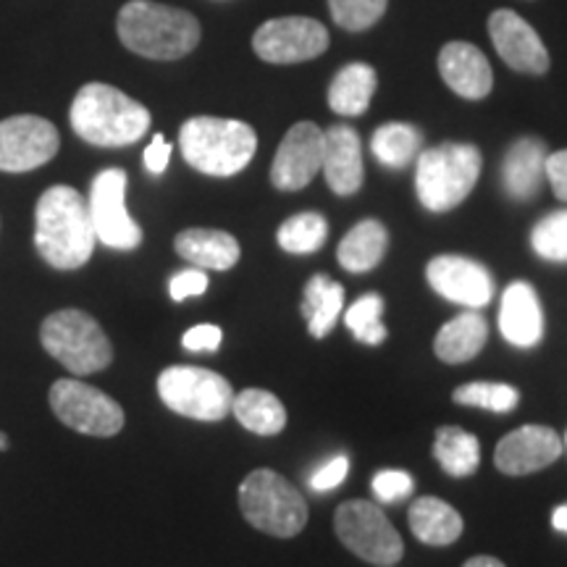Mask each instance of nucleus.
Segmentation results:
<instances>
[{
	"label": "nucleus",
	"mask_w": 567,
	"mask_h": 567,
	"mask_svg": "<svg viewBox=\"0 0 567 567\" xmlns=\"http://www.w3.org/2000/svg\"><path fill=\"white\" fill-rule=\"evenodd\" d=\"M434 457L444 467L446 476L467 478L481 465V444L476 436L457 429V425H444V429L436 431Z\"/></svg>",
	"instance_id": "c85d7f7f"
},
{
	"label": "nucleus",
	"mask_w": 567,
	"mask_h": 567,
	"mask_svg": "<svg viewBox=\"0 0 567 567\" xmlns=\"http://www.w3.org/2000/svg\"><path fill=\"white\" fill-rule=\"evenodd\" d=\"M384 316V300L379 295H363L344 313L347 329L363 344H381L386 339V326L381 323Z\"/></svg>",
	"instance_id": "473e14b6"
},
{
	"label": "nucleus",
	"mask_w": 567,
	"mask_h": 567,
	"mask_svg": "<svg viewBox=\"0 0 567 567\" xmlns=\"http://www.w3.org/2000/svg\"><path fill=\"white\" fill-rule=\"evenodd\" d=\"M559 455H563V442L557 431H551L549 425H520L496 444L494 465L505 476H528L557 463Z\"/></svg>",
	"instance_id": "f3484780"
},
{
	"label": "nucleus",
	"mask_w": 567,
	"mask_h": 567,
	"mask_svg": "<svg viewBox=\"0 0 567 567\" xmlns=\"http://www.w3.org/2000/svg\"><path fill=\"white\" fill-rule=\"evenodd\" d=\"M61 147L59 130L42 116L21 113L0 122V172L27 174L45 166Z\"/></svg>",
	"instance_id": "f8f14e48"
},
{
	"label": "nucleus",
	"mask_w": 567,
	"mask_h": 567,
	"mask_svg": "<svg viewBox=\"0 0 567 567\" xmlns=\"http://www.w3.org/2000/svg\"><path fill=\"white\" fill-rule=\"evenodd\" d=\"M386 567H389V565H386Z\"/></svg>",
	"instance_id": "a18cd8bd"
},
{
	"label": "nucleus",
	"mask_w": 567,
	"mask_h": 567,
	"mask_svg": "<svg viewBox=\"0 0 567 567\" xmlns=\"http://www.w3.org/2000/svg\"><path fill=\"white\" fill-rule=\"evenodd\" d=\"M329 237V224L321 213H297L279 226V247L284 252L292 255H310L318 252Z\"/></svg>",
	"instance_id": "7c9ffc66"
},
{
	"label": "nucleus",
	"mask_w": 567,
	"mask_h": 567,
	"mask_svg": "<svg viewBox=\"0 0 567 567\" xmlns=\"http://www.w3.org/2000/svg\"><path fill=\"white\" fill-rule=\"evenodd\" d=\"M463 567H505V563H499V559H496V557H486V555H481V557L467 559V563H465Z\"/></svg>",
	"instance_id": "79ce46f5"
},
{
	"label": "nucleus",
	"mask_w": 567,
	"mask_h": 567,
	"mask_svg": "<svg viewBox=\"0 0 567 567\" xmlns=\"http://www.w3.org/2000/svg\"><path fill=\"white\" fill-rule=\"evenodd\" d=\"M51 408L55 417L84 436H116L124 429V410L113 396L76 379H59L51 386Z\"/></svg>",
	"instance_id": "9d476101"
},
{
	"label": "nucleus",
	"mask_w": 567,
	"mask_h": 567,
	"mask_svg": "<svg viewBox=\"0 0 567 567\" xmlns=\"http://www.w3.org/2000/svg\"><path fill=\"white\" fill-rule=\"evenodd\" d=\"M231 413L247 431L258 436H276L287 425V410L281 400L266 389H245L234 396Z\"/></svg>",
	"instance_id": "cd10ccee"
},
{
	"label": "nucleus",
	"mask_w": 567,
	"mask_h": 567,
	"mask_svg": "<svg viewBox=\"0 0 567 567\" xmlns=\"http://www.w3.org/2000/svg\"><path fill=\"white\" fill-rule=\"evenodd\" d=\"M488 339V326L486 318L476 313L473 308H467L465 313H460L446 321L434 339V352L442 363H467L476 354L484 350Z\"/></svg>",
	"instance_id": "5701e85b"
},
{
	"label": "nucleus",
	"mask_w": 567,
	"mask_h": 567,
	"mask_svg": "<svg viewBox=\"0 0 567 567\" xmlns=\"http://www.w3.org/2000/svg\"><path fill=\"white\" fill-rule=\"evenodd\" d=\"M373 494L381 505H396L413 494V478L405 471H381L373 478Z\"/></svg>",
	"instance_id": "c9c22d12"
},
{
	"label": "nucleus",
	"mask_w": 567,
	"mask_h": 567,
	"mask_svg": "<svg viewBox=\"0 0 567 567\" xmlns=\"http://www.w3.org/2000/svg\"><path fill=\"white\" fill-rule=\"evenodd\" d=\"M323 132L313 122H300L284 134L271 166V182L281 193H297L308 187L321 172Z\"/></svg>",
	"instance_id": "4468645a"
},
{
	"label": "nucleus",
	"mask_w": 567,
	"mask_h": 567,
	"mask_svg": "<svg viewBox=\"0 0 567 567\" xmlns=\"http://www.w3.org/2000/svg\"><path fill=\"white\" fill-rule=\"evenodd\" d=\"M329 48V30L310 17L268 19L252 34V51L268 63H300L318 59Z\"/></svg>",
	"instance_id": "ddd939ff"
},
{
	"label": "nucleus",
	"mask_w": 567,
	"mask_h": 567,
	"mask_svg": "<svg viewBox=\"0 0 567 567\" xmlns=\"http://www.w3.org/2000/svg\"><path fill=\"white\" fill-rule=\"evenodd\" d=\"M69 118L76 137L95 147L134 145L151 130V111L103 82H90L76 92Z\"/></svg>",
	"instance_id": "f03ea898"
},
{
	"label": "nucleus",
	"mask_w": 567,
	"mask_h": 567,
	"mask_svg": "<svg viewBox=\"0 0 567 567\" xmlns=\"http://www.w3.org/2000/svg\"><path fill=\"white\" fill-rule=\"evenodd\" d=\"M90 208L74 187L55 184L40 195L34 208V247L59 271H76L95 250Z\"/></svg>",
	"instance_id": "f257e3e1"
},
{
	"label": "nucleus",
	"mask_w": 567,
	"mask_h": 567,
	"mask_svg": "<svg viewBox=\"0 0 567 567\" xmlns=\"http://www.w3.org/2000/svg\"><path fill=\"white\" fill-rule=\"evenodd\" d=\"M40 342L51 358L74 375L101 373L111 365L113 347L101 323L76 308L59 310L42 321Z\"/></svg>",
	"instance_id": "0eeeda50"
},
{
	"label": "nucleus",
	"mask_w": 567,
	"mask_h": 567,
	"mask_svg": "<svg viewBox=\"0 0 567 567\" xmlns=\"http://www.w3.org/2000/svg\"><path fill=\"white\" fill-rule=\"evenodd\" d=\"M439 74L452 92L467 101H484L494 87V71L486 55L471 42H446L439 53Z\"/></svg>",
	"instance_id": "a211bd4d"
},
{
	"label": "nucleus",
	"mask_w": 567,
	"mask_h": 567,
	"mask_svg": "<svg viewBox=\"0 0 567 567\" xmlns=\"http://www.w3.org/2000/svg\"><path fill=\"white\" fill-rule=\"evenodd\" d=\"M344 305V287L329 279L326 274H318L308 281L302 297V316L308 318V331L310 337L323 339L331 334L339 321Z\"/></svg>",
	"instance_id": "bb28decb"
},
{
	"label": "nucleus",
	"mask_w": 567,
	"mask_h": 567,
	"mask_svg": "<svg viewBox=\"0 0 567 567\" xmlns=\"http://www.w3.org/2000/svg\"><path fill=\"white\" fill-rule=\"evenodd\" d=\"M389 0H329L331 17L347 32H363L384 17Z\"/></svg>",
	"instance_id": "f704fd0d"
},
{
	"label": "nucleus",
	"mask_w": 567,
	"mask_h": 567,
	"mask_svg": "<svg viewBox=\"0 0 567 567\" xmlns=\"http://www.w3.org/2000/svg\"><path fill=\"white\" fill-rule=\"evenodd\" d=\"M408 520L417 542L429 544V547H450L463 536V517L455 507L436 499V496L415 499L410 505Z\"/></svg>",
	"instance_id": "b1692460"
},
{
	"label": "nucleus",
	"mask_w": 567,
	"mask_h": 567,
	"mask_svg": "<svg viewBox=\"0 0 567 567\" xmlns=\"http://www.w3.org/2000/svg\"><path fill=\"white\" fill-rule=\"evenodd\" d=\"M386 247L389 234L384 224L375 221V218H365V221L354 224L342 243H339V266L350 274H368L381 264Z\"/></svg>",
	"instance_id": "393cba45"
},
{
	"label": "nucleus",
	"mask_w": 567,
	"mask_h": 567,
	"mask_svg": "<svg viewBox=\"0 0 567 567\" xmlns=\"http://www.w3.org/2000/svg\"><path fill=\"white\" fill-rule=\"evenodd\" d=\"M87 208L97 243L124 252L142 245L140 224L126 210V174L122 168H105L92 179Z\"/></svg>",
	"instance_id": "9b49d317"
},
{
	"label": "nucleus",
	"mask_w": 567,
	"mask_h": 567,
	"mask_svg": "<svg viewBox=\"0 0 567 567\" xmlns=\"http://www.w3.org/2000/svg\"><path fill=\"white\" fill-rule=\"evenodd\" d=\"M3 450H9V436L0 434V452H3Z\"/></svg>",
	"instance_id": "c03bdc74"
},
{
	"label": "nucleus",
	"mask_w": 567,
	"mask_h": 567,
	"mask_svg": "<svg viewBox=\"0 0 567 567\" xmlns=\"http://www.w3.org/2000/svg\"><path fill=\"white\" fill-rule=\"evenodd\" d=\"M239 509L252 528L276 538H292L308 526V502L279 473L252 471L239 486Z\"/></svg>",
	"instance_id": "423d86ee"
},
{
	"label": "nucleus",
	"mask_w": 567,
	"mask_h": 567,
	"mask_svg": "<svg viewBox=\"0 0 567 567\" xmlns=\"http://www.w3.org/2000/svg\"><path fill=\"white\" fill-rule=\"evenodd\" d=\"M499 329L509 344L536 347L544 337V313L536 289L526 281L509 284L499 308Z\"/></svg>",
	"instance_id": "aec40b11"
},
{
	"label": "nucleus",
	"mask_w": 567,
	"mask_h": 567,
	"mask_svg": "<svg viewBox=\"0 0 567 567\" xmlns=\"http://www.w3.org/2000/svg\"><path fill=\"white\" fill-rule=\"evenodd\" d=\"M530 247L538 258L567 264V210L544 216L530 231Z\"/></svg>",
	"instance_id": "72a5a7b5"
},
{
	"label": "nucleus",
	"mask_w": 567,
	"mask_h": 567,
	"mask_svg": "<svg viewBox=\"0 0 567 567\" xmlns=\"http://www.w3.org/2000/svg\"><path fill=\"white\" fill-rule=\"evenodd\" d=\"M116 30L132 53L153 61L184 59L200 42V21L193 13L155 0H130L118 11Z\"/></svg>",
	"instance_id": "7ed1b4c3"
},
{
	"label": "nucleus",
	"mask_w": 567,
	"mask_h": 567,
	"mask_svg": "<svg viewBox=\"0 0 567 567\" xmlns=\"http://www.w3.org/2000/svg\"><path fill=\"white\" fill-rule=\"evenodd\" d=\"M168 161H172V145H168L163 134H155L151 145L145 151V166L147 172L161 176L168 168Z\"/></svg>",
	"instance_id": "a19ab883"
},
{
	"label": "nucleus",
	"mask_w": 567,
	"mask_h": 567,
	"mask_svg": "<svg viewBox=\"0 0 567 567\" xmlns=\"http://www.w3.org/2000/svg\"><path fill=\"white\" fill-rule=\"evenodd\" d=\"M163 405L193 421L216 423L231 413L234 389L221 373L197 365H172L158 375Z\"/></svg>",
	"instance_id": "6e6552de"
},
{
	"label": "nucleus",
	"mask_w": 567,
	"mask_h": 567,
	"mask_svg": "<svg viewBox=\"0 0 567 567\" xmlns=\"http://www.w3.org/2000/svg\"><path fill=\"white\" fill-rule=\"evenodd\" d=\"M544 172H547V179L551 189H555V195L567 203V151L547 155V168Z\"/></svg>",
	"instance_id": "ea45409f"
},
{
	"label": "nucleus",
	"mask_w": 567,
	"mask_h": 567,
	"mask_svg": "<svg viewBox=\"0 0 567 567\" xmlns=\"http://www.w3.org/2000/svg\"><path fill=\"white\" fill-rule=\"evenodd\" d=\"M323 176L337 195H354L363 187V145L352 126H331L323 132Z\"/></svg>",
	"instance_id": "6ab92c4d"
},
{
	"label": "nucleus",
	"mask_w": 567,
	"mask_h": 567,
	"mask_svg": "<svg viewBox=\"0 0 567 567\" xmlns=\"http://www.w3.org/2000/svg\"><path fill=\"white\" fill-rule=\"evenodd\" d=\"M205 289H208V276H205L203 268H187V271L174 274L172 284H168V292H172L174 302L203 295Z\"/></svg>",
	"instance_id": "e433bc0d"
},
{
	"label": "nucleus",
	"mask_w": 567,
	"mask_h": 567,
	"mask_svg": "<svg viewBox=\"0 0 567 567\" xmlns=\"http://www.w3.org/2000/svg\"><path fill=\"white\" fill-rule=\"evenodd\" d=\"M347 473H350V460L344 455H339L334 460H329V463L318 467V471L310 476V488L313 492H331V488H337L342 481L347 478Z\"/></svg>",
	"instance_id": "4c0bfd02"
},
{
	"label": "nucleus",
	"mask_w": 567,
	"mask_h": 567,
	"mask_svg": "<svg viewBox=\"0 0 567 567\" xmlns=\"http://www.w3.org/2000/svg\"><path fill=\"white\" fill-rule=\"evenodd\" d=\"M334 530L339 542L344 544L352 555L371 565H394L405 555V544L384 515V509L373 502L350 499L337 509Z\"/></svg>",
	"instance_id": "1a4fd4ad"
},
{
	"label": "nucleus",
	"mask_w": 567,
	"mask_h": 567,
	"mask_svg": "<svg viewBox=\"0 0 567 567\" xmlns=\"http://www.w3.org/2000/svg\"><path fill=\"white\" fill-rule=\"evenodd\" d=\"M174 250L203 271H229L239 264V243L221 229H187L174 239Z\"/></svg>",
	"instance_id": "4be33fe9"
},
{
	"label": "nucleus",
	"mask_w": 567,
	"mask_h": 567,
	"mask_svg": "<svg viewBox=\"0 0 567 567\" xmlns=\"http://www.w3.org/2000/svg\"><path fill=\"white\" fill-rule=\"evenodd\" d=\"M551 526H555L557 530H563V534H567V505L555 509V515H551Z\"/></svg>",
	"instance_id": "37998d69"
},
{
	"label": "nucleus",
	"mask_w": 567,
	"mask_h": 567,
	"mask_svg": "<svg viewBox=\"0 0 567 567\" xmlns=\"http://www.w3.org/2000/svg\"><path fill=\"white\" fill-rule=\"evenodd\" d=\"M452 400L457 405L467 408H484L492 410V413H513L520 402V392L509 384H488V381H473V384H465L455 389Z\"/></svg>",
	"instance_id": "2f4dec72"
},
{
	"label": "nucleus",
	"mask_w": 567,
	"mask_h": 567,
	"mask_svg": "<svg viewBox=\"0 0 567 567\" xmlns=\"http://www.w3.org/2000/svg\"><path fill=\"white\" fill-rule=\"evenodd\" d=\"M379 76L368 63H350L331 80L329 105L339 116H363L373 101Z\"/></svg>",
	"instance_id": "a878e982"
},
{
	"label": "nucleus",
	"mask_w": 567,
	"mask_h": 567,
	"mask_svg": "<svg viewBox=\"0 0 567 567\" xmlns=\"http://www.w3.org/2000/svg\"><path fill=\"white\" fill-rule=\"evenodd\" d=\"M481 166V151L465 142H442L417 155L415 189L425 210L446 213L457 208L476 187Z\"/></svg>",
	"instance_id": "39448f33"
},
{
	"label": "nucleus",
	"mask_w": 567,
	"mask_h": 567,
	"mask_svg": "<svg viewBox=\"0 0 567 567\" xmlns=\"http://www.w3.org/2000/svg\"><path fill=\"white\" fill-rule=\"evenodd\" d=\"M179 147L184 161L195 172L208 176H234L252 161L255 151H258V137H255L252 126L245 122L195 116L182 124Z\"/></svg>",
	"instance_id": "20e7f679"
},
{
	"label": "nucleus",
	"mask_w": 567,
	"mask_h": 567,
	"mask_svg": "<svg viewBox=\"0 0 567 567\" xmlns=\"http://www.w3.org/2000/svg\"><path fill=\"white\" fill-rule=\"evenodd\" d=\"M547 145L536 137H523L509 147L502 161V184L513 200L526 203L538 195L547 176Z\"/></svg>",
	"instance_id": "412c9836"
},
{
	"label": "nucleus",
	"mask_w": 567,
	"mask_h": 567,
	"mask_svg": "<svg viewBox=\"0 0 567 567\" xmlns=\"http://www.w3.org/2000/svg\"><path fill=\"white\" fill-rule=\"evenodd\" d=\"M221 337L224 334L218 326L200 323L184 334L182 344H184V350H189V352H216L218 347H221Z\"/></svg>",
	"instance_id": "58836bf2"
},
{
	"label": "nucleus",
	"mask_w": 567,
	"mask_h": 567,
	"mask_svg": "<svg viewBox=\"0 0 567 567\" xmlns=\"http://www.w3.org/2000/svg\"><path fill=\"white\" fill-rule=\"evenodd\" d=\"M421 132L413 124L392 122L375 130L371 151L386 168H405L421 155Z\"/></svg>",
	"instance_id": "c756f323"
},
{
	"label": "nucleus",
	"mask_w": 567,
	"mask_h": 567,
	"mask_svg": "<svg viewBox=\"0 0 567 567\" xmlns=\"http://www.w3.org/2000/svg\"><path fill=\"white\" fill-rule=\"evenodd\" d=\"M431 289L465 308H484L494 297V279L486 266L465 255H436L425 268Z\"/></svg>",
	"instance_id": "2eb2a0df"
},
{
	"label": "nucleus",
	"mask_w": 567,
	"mask_h": 567,
	"mask_svg": "<svg viewBox=\"0 0 567 567\" xmlns=\"http://www.w3.org/2000/svg\"><path fill=\"white\" fill-rule=\"evenodd\" d=\"M488 34L509 69L520 74H544L549 69V53L534 27L515 11L499 9L488 17Z\"/></svg>",
	"instance_id": "dca6fc26"
}]
</instances>
